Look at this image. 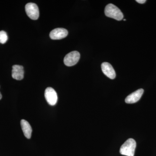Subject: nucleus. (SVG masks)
<instances>
[{
  "label": "nucleus",
  "mask_w": 156,
  "mask_h": 156,
  "mask_svg": "<svg viewBox=\"0 0 156 156\" xmlns=\"http://www.w3.org/2000/svg\"><path fill=\"white\" fill-rule=\"evenodd\" d=\"M136 142L134 139L129 138L124 143L120 149V154L123 155L134 156Z\"/></svg>",
  "instance_id": "f257e3e1"
},
{
  "label": "nucleus",
  "mask_w": 156,
  "mask_h": 156,
  "mask_svg": "<svg viewBox=\"0 0 156 156\" xmlns=\"http://www.w3.org/2000/svg\"><path fill=\"white\" fill-rule=\"evenodd\" d=\"M105 13L107 17H111L117 20L123 19L124 15L118 7L112 4L108 5L105 9Z\"/></svg>",
  "instance_id": "f03ea898"
},
{
  "label": "nucleus",
  "mask_w": 156,
  "mask_h": 156,
  "mask_svg": "<svg viewBox=\"0 0 156 156\" xmlns=\"http://www.w3.org/2000/svg\"><path fill=\"white\" fill-rule=\"evenodd\" d=\"M25 11L27 16L30 19L36 20L39 17L38 7L36 4L33 3H29L25 6Z\"/></svg>",
  "instance_id": "7ed1b4c3"
},
{
  "label": "nucleus",
  "mask_w": 156,
  "mask_h": 156,
  "mask_svg": "<svg viewBox=\"0 0 156 156\" xmlns=\"http://www.w3.org/2000/svg\"><path fill=\"white\" fill-rule=\"evenodd\" d=\"M80 55L79 52L76 51H72L65 56L64 64L67 66H74L80 60Z\"/></svg>",
  "instance_id": "20e7f679"
},
{
  "label": "nucleus",
  "mask_w": 156,
  "mask_h": 156,
  "mask_svg": "<svg viewBox=\"0 0 156 156\" xmlns=\"http://www.w3.org/2000/svg\"><path fill=\"white\" fill-rule=\"evenodd\" d=\"M45 97L47 102L50 105L53 106L57 103L58 96L56 91L51 87H48L45 91Z\"/></svg>",
  "instance_id": "39448f33"
},
{
  "label": "nucleus",
  "mask_w": 156,
  "mask_h": 156,
  "mask_svg": "<svg viewBox=\"0 0 156 156\" xmlns=\"http://www.w3.org/2000/svg\"><path fill=\"white\" fill-rule=\"evenodd\" d=\"M68 34L67 30L62 28L55 29L50 32V37L52 40H60L66 37Z\"/></svg>",
  "instance_id": "423d86ee"
},
{
  "label": "nucleus",
  "mask_w": 156,
  "mask_h": 156,
  "mask_svg": "<svg viewBox=\"0 0 156 156\" xmlns=\"http://www.w3.org/2000/svg\"><path fill=\"white\" fill-rule=\"evenodd\" d=\"M144 92V90L143 89H138L130 95H128L125 99V101L126 103L128 104L136 103L141 98V96L143 94Z\"/></svg>",
  "instance_id": "0eeeda50"
},
{
  "label": "nucleus",
  "mask_w": 156,
  "mask_h": 156,
  "mask_svg": "<svg viewBox=\"0 0 156 156\" xmlns=\"http://www.w3.org/2000/svg\"><path fill=\"white\" fill-rule=\"evenodd\" d=\"M101 67L103 73L108 77L112 80L115 78V72L111 64L108 62H104L101 64Z\"/></svg>",
  "instance_id": "6e6552de"
},
{
  "label": "nucleus",
  "mask_w": 156,
  "mask_h": 156,
  "mask_svg": "<svg viewBox=\"0 0 156 156\" xmlns=\"http://www.w3.org/2000/svg\"><path fill=\"white\" fill-rule=\"evenodd\" d=\"M12 77L17 80H21L24 77V70L22 66L15 65L12 66Z\"/></svg>",
  "instance_id": "1a4fd4ad"
},
{
  "label": "nucleus",
  "mask_w": 156,
  "mask_h": 156,
  "mask_svg": "<svg viewBox=\"0 0 156 156\" xmlns=\"http://www.w3.org/2000/svg\"><path fill=\"white\" fill-rule=\"evenodd\" d=\"M20 125L24 136L28 139L30 138L32 129L30 124L26 120L22 119L20 121Z\"/></svg>",
  "instance_id": "9d476101"
},
{
  "label": "nucleus",
  "mask_w": 156,
  "mask_h": 156,
  "mask_svg": "<svg viewBox=\"0 0 156 156\" xmlns=\"http://www.w3.org/2000/svg\"><path fill=\"white\" fill-rule=\"evenodd\" d=\"M8 40V36L5 31H0V43L5 44Z\"/></svg>",
  "instance_id": "9b49d317"
},
{
  "label": "nucleus",
  "mask_w": 156,
  "mask_h": 156,
  "mask_svg": "<svg viewBox=\"0 0 156 156\" xmlns=\"http://www.w3.org/2000/svg\"><path fill=\"white\" fill-rule=\"evenodd\" d=\"M136 2L138 3H140V4H142L145 3L146 1H145V0H136Z\"/></svg>",
  "instance_id": "f8f14e48"
},
{
  "label": "nucleus",
  "mask_w": 156,
  "mask_h": 156,
  "mask_svg": "<svg viewBox=\"0 0 156 156\" xmlns=\"http://www.w3.org/2000/svg\"><path fill=\"white\" fill-rule=\"evenodd\" d=\"M2 94H1V92H0V100L2 99Z\"/></svg>",
  "instance_id": "ddd939ff"
},
{
  "label": "nucleus",
  "mask_w": 156,
  "mask_h": 156,
  "mask_svg": "<svg viewBox=\"0 0 156 156\" xmlns=\"http://www.w3.org/2000/svg\"><path fill=\"white\" fill-rule=\"evenodd\" d=\"M124 21H126V19H124Z\"/></svg>",
  "instance_id": "4468645a"
}]
</instances>
